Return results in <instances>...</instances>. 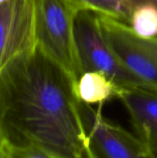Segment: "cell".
Here are the masks:
<instances>
[{
    "label": "cell",
    "instance_id": "cell-5",
    "mask_svg": "<svg viewBox=\"0 0 157 158\" xmlns=\"http://www.w3.org/2000/svg\"><path fill=\"white\" fill-rule=\"evenodd\" d=\"M80 110L93 158H152L140 138L107 121L100 110L81 100Z\"/></svg>",
    "mask_w": 157,
    "mask_h": 158
},
{
    "label": "cell",
    "instance_id": "cell-10",
    "mask_svg": "<svg viewBox=\"0 0 157 158\" xmlns=\"http://www.w3.org/2000/svg\"><path fill=\"white\" fill-rule=\"evenodd\" d=\"M84 6L129 24L132 9L130 0H79Z\"/></svg>",
    "mask_w": 157,
    "mask_h": 158
},
{
    "label": "cell",
    "instance_id": "cell-1",
    "mask_svg": "<svg viewBox=\"0 0 157 158\" xmlns=\"http://www.w3.org/2000/svg\"><path fill=\"white\" fill-rule=\"evenodd\" d=\"M0 138L6 158L29 146L51 158H93L75 85L37 46L0 70Z\"/></svg>",
    "mask_w": 157,
    "mask_h": 158
},
{
    "label": "cell",
    "instance_id": "cell-6",
    "mask_svg": "<svg viewBox=\"0 0 157 158\" xmlns=\"http://www.w3.org/2000/svg\"><path fill=\"white\" fill-rule=\"evenodd\" d=\"M36 47L33 0L0 4V70L16 57Z\"/></svg>",
    "mask_w": 157,
    "mask_h": 158
},
{
    "label": "cell",
    "instance_id": "cell-8",
    "mask_svg": "<svg viewBox=\"0 0 157 158\" xmlns=\"http://www.w3.org/2000/svg\"><path fill=\"white\" fill-rule=\"evenodd\" d=\"M78 98L86 104H103L117 97L121 90L105 74L98 71H85L75 84Z\"/></svg>",
    "mask_w": 157,
    "mask_h": 158
},
{
    "label": "cell",
    "instance_id": "cell-9",
    "mask_svg": "<svg viewBox=\"0 0 157 158\" xmlns=\"http://www.w3.org/2000/svg\"><path fill=\"white\" fill-rule=\"evenodd\" d=\"M129 25L140 37L157 40V6L148 1L136 3L131 9Z\"/></svg>",
    "mask_w": 157,
    "mask_h": 158
},
{
    "label": "cell",
    "instance_id": "cell-4",
    "mask_svg": "<svg viewBox=\"0 0 157 158\" xmlns=\"http://www.w3.org/2000/svg\"><path fill=\"white\" fill-rule=\"evenodd\" d=\"M103 35L120 63L157 91V40L137 35L129 24L98 12Z\"/></svg>",
    "mask_w": 157,
    "mask_h": 158
},
{
    "label": "cell",
    "instance_id": "cell-13",
    "mask_svg": "<svg viewBox=\"0 0 157 158\" xmlns=\"http://www.w3.org/2000/svg\"><path fill=\"white\" fill-rule=\"evenodd\" d=\"M6 1H7V0H0V4H1V3H4V2H6Z\"/></svg>",
    "mask_w": 157,
    "mask_h": 158
},
{
    "label": "cell",
    "instance_id": "cell-3",
    "mask_svg": "<svg viewBox=\"0 0 157 158\" xmlns=\"http://www.w3.org/2000/svg\"><path fill=\"white\" fill-rule=\"evenodd\" d=\"M74 34L82 72H101L121 91L142 90L157 93L120 63L103 35L98 12L91 8L80 10L75 19Z\"/></svg>",
    "mask_w": 157,
    "mask_h": 158
},
{
    "label": "cell",
    "instance_id": "cell-11",
    "mask_svg": "<svg viewBox=\"0 0 157 158\" xmlns=\"http://www.w3.org/2000/svg\"><path fill=\"white\" fill-rule=\"evenodd\" d=\"M0 158H6V148H5L4 143L1 140V138H0Z\"/></svg>",
    "mask_w": 157,
    "mask_h": 158
},
{
    "label": "cell",
    "instance_id": "cell-2",
    "mask_svg": "<svg viewBox=\"0 0 157 158\" xmlns=\"http://www.w3.org/2000/svg\"><path fill=\"white\" fill-rule=\"evenodd\" d=\"M36 46L69 76L74 85L81 76L74 24L77 14L87 8L79 0H33Z\"/></svg>",
    "mask_w": 157,
    "mask_h": 158
},
{
    "label": "cell",
    "instance_id": "cell-12",
    "mask_svg": "<svg viewBox=\"0 0 157 158\" xmlns=\"http://www.w3.org/2000/svg\"><path fill=\"white\" fill-rule=\"evenodd\" d=\"M131 1V3H132V6L136 4V3H138V2H142V1H148V2H152V3H154V4H155L157 6V0H130Z\"/></svg>",
    "mask_w": 157,
    "mask_h": 158
},
{
    "label": "cell",
    "instance_id": "cell-7",
    "mask_svg": "<svg viewBox=\"0 0 157 158\" xmlns=\"http://www.w3.org/2000/svg\"><path fill=\"white\" fill-rule=\"evenodd\" d=\"M118 98L129 111L139 138L146 144L152 158L157 157V93L123 90Z\"/></svg>",
    "mask_w": 157,
    "mask_h": 158
}]
</instances>
